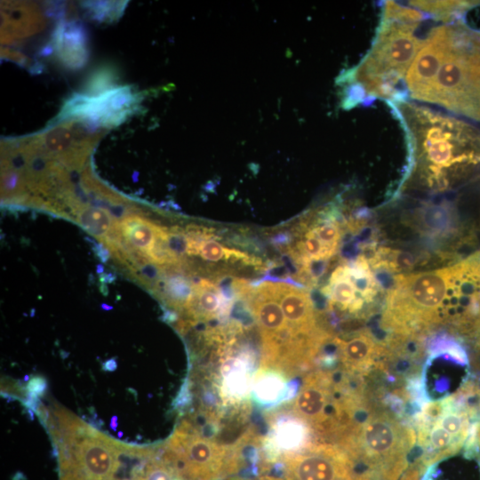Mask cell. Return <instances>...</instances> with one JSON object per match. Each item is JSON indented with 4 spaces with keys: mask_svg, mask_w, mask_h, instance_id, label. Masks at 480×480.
Masks as SVG:
<instances>
[{
    "mask_svg": "<svg viewBox=\"0 0 480 480\" xmlns=\"http://www.w3.org/2000/svg\"><path fill=\"white\" fill-rule=\"evenodd\" d=\"M480 316V253L450 267L398 274L388 290L381 324L393 339L419 337L451 324L461 332Z\"/></svg>",
    "mask_w": 480,
    "mask_h": 480,
    "instance_id": "1",
    "label": "cell"
},
{
    "mask_svg": "<svg viewBox=\"0 0 480 480\" xmlns=\"http://www.w3.org/2000/svg\"><path fill=\"white\" fill-rule=\"evenodd\" d=\"M406 134L408 172L404 188L441 193L480 166V130L471 124L404 99L388 102Z\"/></svg>",
    "mask_w": 480,
    "mask_h": 480,
    "instance_id": "2",
    "label": "cell"
},
{
    "mask_svg": "<svg viewBox=\"0 0 480 480\" xmlns=\"http://www.w3.org/2000/svg\"><path fill=\"white\" fill-rule=\"evenodd\" d=\"M424 18L423 12L411 5L385 3L375 39L356 73L367 96L388 102L400 100L397 85L405 79L425 42L416 35Z\"/></svg>",
    "mask_w": 480,
    "mask_h": 480,
    "instance_id": "3",
    "label": "cell"
},
{
    "mask_svg": "<svg viewBox=\"0 0 480 480\" xmlns=\"http://www.w3.org/2000/svg\"><path fill=\"white\" fill-rule=\"evenodd\" d=\"M416 439L413 430L390 412L356 409L339 444L371 480H397Z\"/></svg>",
    "mask_w": 480,
    "mask_h": 480,
    "instance_id": "4",
    "label": "cell"
},
{
    "mask_svg": "<svg viewBox=\"0 0 480 480\" xmlns=\"http://www.w3.org/2000/svg\"><path fill=\"white\" fill-rule=\"evenodd\" d=\"M429 103L480 122V30L449 23V43Z\"/></svg>",
    "mask_w": 480,
    "mask_h": 480,
    "instance_id": "5",
    "label": "cell"
},
{
    "mask_svg": "<svg viewBox=\"0 0 480 480\" xmlns=\"http://www.w3.org/2000/svg\"><path fill=\"white\" fill-rule=\"evenodd\" d=\"M467 388L456 396L427 404L419 416L417 440L424 462L433 463L458 452L475 429L473 412L467 404Z\"/></svg>",
    "mask_w": 480,
    "mask_h": 480,
    "instance_id": "6",
    "label": "cell"
},
{
    "mask_svg": "<svg viewBox=\"0 0 480 480\" xmlns=\"http://www.w3.org/2000/svg\"><path fill=\"white\" fill-rule=\"evenodd\" d=\"M356 404V398L342 394L331 374L320 372L305 379L293 411L316 434L339 439L351 423Z\"/></svg>",
    "mask_w": 480,
    "mask_h": 480,
    "instance_id": "7",
    "label": "cell"
},
{
    "mask_svg": "<svg viewBox=\"0 0 480 480\" xmlns=\"http://www.w3.org/2000/svg\"><path fill=\"white\" fill-rule=\"evenodd\" d=\"M161 460L179 480H217L236 468V460L224 446L182 426L162 452Z\"/></svg>",
    "mask_w": 480,
    "mask_h": 480,
    "instance_id": "8",
    "label": "cell"
},
{
    "mask_svg": "<svg viewBox=\"0 0 480 480\" xmlns=\"http://www.w3.org/2000/svg\"><path fill=\"white\" fill-rule=\"evenodd\" d=\"M283 460L291 480H371L342 449L332 444L309 446L284 455Z\"/></svg>",
    "mask_w": 480,
    "mask_h": 480,
    "instance_id": "9",
    "label": "cell"
},
{
    "mask_svg": "<svg viewBox=\"0 0 480 480\" xmlns=\"http://www.w3.org/2000/svg\"><path fill=\"white\" fill-rule=\"evenodd\" d=\"M448 43L449 24L436 27L425 38L405 76V85L412 100L429 103Z\"/></svg>",
    "mask_w": 480,
    "mask_h": 480,
    "instance_id": "10",
    "label": "cell"
},
{
    "mask_svg": "<svg viewBox=\"0 0 480 480\" xmlns=\"http://www.w3.org/2000/svg\"><path fill=\"white\" fill-rule=\"evenodd\" d=\"M262 284L278 300L289 325L299 336L316 338L324 332L316 325L315 303L310 293L286 283L263 282Z\"/></svg>",
    "mask_w": 480,
    "mask_h": 480,
    "instance_id": "11",
    "label": "cell"
},
{
    "mask_svg": "<svg viewBox=\"0 0 480 480\" xmlns=\"http://www.w3.org/2000/svg\"><path fill=\"white\" fill-rule=\"evenodd\" d=\"M334 341L340 362L351 372L367 371L386 352V348L368 331L355 333L347 340L335 338Z\"/></svg>",
    "mask_w": 480,
    "mask_h": 480,
    "instance_id": "12",
    "label": "cell"
},
{
    "mask_svg": "<svg viewBox=\"0 0 480 480\" xmlns=\"http://www.w3.org/2000/svg\"><path fill=\"white\" fill-rule=\"evenodd\" d=\"M157 224L140 214H132L119 220L124 239L135 250L145 254L152 244Z\"/></svg>",
    "mask_w": 480,
    "mask_h": 480,
    "instance_id": "13",
    "label": "cell"
},
{
    "mask_svg": "<svg viewBox=\"0 0 480 480\" xmlns=\"http://www.w3.org/2000/svg\"><path fill=\"white\" fill-rule=\"evenodd\" d=\"M75 222L90 235L102 241L117 220L103 209L86 206L75 212Z\"/></svg>",
    "mask_w": 480,
    "mask_h": 480,
    "instance_id": "14",
    "label": "cell"
},
{
    "mask_svg": "<svg viewBox=\"0 0 480 480\" xmlns=\"http://www.w3.org/2000/svg\"><path fill=\"white\" fill-rule=\"evenodd\" d=\"M155 295L160 296L171 305L185 307L194 295V286L183 275L173 273L167 276L164 273L159 290Z\"/></svg>",
    "mask_w": 480,
    "mask_h": 480,
    "instance_id": "15",
    "label": "cell"
},
{
    "mask_svg": "<svg viewBox=\"0 0 480 480\" xmlns=\"http://www.w3.org/2000/svg\"><path fill=\"white\" fill-rule=\"evenodd\" d=\"M202 259L208 261H218L220 260H240L247 265H260L261 260L256 257H252L249 254L223 246L219 242L210 239L205 241L199 252Z\"/></svg>",
    "mask_w": 480,
    "mask_h": 480,
    "instance_id": "16",
    "label": "cell"
},
{
    "mask_svg": "<svg viewBox=\"0 0 480 480\" xmlns=\"http://www.w3.org/2000/svg\"><path fill=\"white\" fill-rule=\"evenodd\" d=\"M476 2L468 1H412L409 5L421 12H428L443 20H449L457 13L475 5Z\"/></svg>",
    "mask_w": 480,
    "mask_h": 480,
    "instance_id": "17",
    "label": "cell"
},
{
    "mask_svg": "<svg viewBox=\"0 0 480 480\" xmlns=\"http://www.w3.org/2000/svg\"><path fill=\"white\" fill-rule=\"evenodd\" d=\"M166 243L173 257L181 261L188 251V238L185 229L178 226L167 228Z\"/></svg>",
    "mask_w": 480,
    "mask_h": 480,
    "instance_id": "18",
    "label": "cell"
},
{
    "mask_svg": "<svg viewBox=\"0 0 480 480\" xmlns=\"http://www.w3.org/2000/svg\"><path fill=\"white\" fill-rule=\"evenodd\" d=\"M23 189V182L19 172L10 171L2 176V200L16 197Z\"/></svg>",
    "mask_w": 480,
    "mask_h": 480,
    "instance_id": "19",
    "label": "cell"
},
{
    "mask_svg": "<svg viewBox=\"0 0 480 480\" xmlns=\"http://www.w3.org/2000/svg\"><path fill=\"white\" fill-rule=\"evenodd\" d=\"M92 251L99 260L108 262L111 257V252L103 243L93 242Z\"/></svg>",
    "mask_w": 480,
    "mask_h": 480,
    "instance_id": "20",
    "label": "cell"
},
{
    "mask_svg": "<svg viewBox=\"0 0 480 480\" xmlns=\"http://www.w3.org/2000/svg\"><path fill=\"white\" fill-rule=\"evenodd\" d=\"M292 240V237L288 232H282L274 236L270 241L276 246L287 245Z\"/></svg>",
    "mask_w": 480,
    "mask_h": 480,
    "instance_id": "21",
    "label": "cell"
},
{
    "mask_svg": "<svg viewBox=\"0 0 480 480\" xmlns=\"http://www.w3.org/2000/svg\"><path fill=\"white\" fill-rule=\"evenodd\" d=\"M116 279V276L109 273H103L100 275V280L101 283H112Z\"/></svg>",
    "mask_w": 480,
    "mask_h": 480,
    "instance_id": "22",
    "label": "cell"
},
{
    "mask_svg": "<svg viewBox=\"0 0 480 480\" xmlns=\"http://www.w3.org/2000/svg\"><path fill=\"white\" fill-rule=\"evenodd\" d=\"M254 480H291L289 478H280L276 476H264Z\"/></svg>",
    "mask_w": 480,
    "mask_h": 480,
    "instance_id": "23",
    "label": "cell"
},
{
    "mask_svg": "<svg viewBox=\"0 0 480 480\" xmlns=\"http://www.w3.org/2000/svg\"><path fill=\"white\" fill-rule=\"evenodd\" d=\"M52 52V48L48 45L46 47H44L41 52H40V54L43 55V56H46V55H49L51 54Z\"/></svg>",
    "mask_w": 480,
    "mask_h": 480,
    "instance_id": "24",
    "label": "cell"
},
{
    "mask_svg": "<svg viewBox=\"0 0 480 480\" xmlns=\"http://www.w3.org/2000/svg\"><path fill=\"white\" fill-rule=\"evenodd\" d=\"M96 272H97L99 275L103 274V273H104V267H103V265L98 264V265H97V268H96Z\"/></svg>",
    "mask_w": 480,
    "mask_h": 480,
    "instance_id": "25",
    "label": "cell"
},
{
    "mask_svg": "<svg viewBox=\"0 0 480 480\" xmlns=\"http://www.w3.org/2000/svg\"><path fill=\"white\" fill-rule=\"evenodd\" d=\"M101 307H102L103 308H105V309H108V310L112 308V307L108 306L107 304H102Z\"/></svg>",
    "mask_w": 480,
    "mask_h": 480,
    "instance_id": "26",
    "label": "cell"
},
{
    "mask_svg": "<svg viewBox=\"0 0 480 480\" xmlns=\"http://www.w3.org/2000/svg\"><path fill=\"white\" fill-rule=\"evenodd\" d=\"M478 442L480 443V428H479V430H478Z\"/></svg>",
    "mask_w": 480,
    "mask_h": 480,
    "instance_id": "27",
    "label": "cell"
}]
</instances>
